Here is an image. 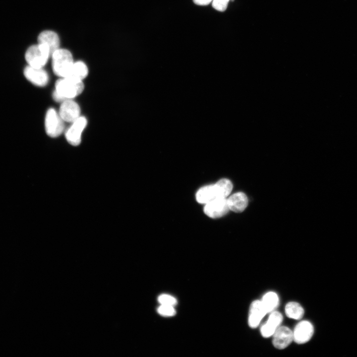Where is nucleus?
Here are the masks:
<instances>
[{
    "instance_id": "6ab92c4d",
    "label": "nucleus",
    "mask_w": 357,
    "mask_h": 357,
    "mask_svg": "<svg viewBox=\"0 0 357 357\" xmlns=\"http://www.w3.org/2000/svg\"><path fill=\"white\" fill-rule=\"evenodd\" d=\"M215 184L220 198H226L230 194L233 189V184L231 181L227 178L221 179Z\"/></svg>"
},
{
    "instance_id": "ddd939ff",
    "label": "nucleus",
    "mask_w": 357,
    "mask_h": 357,
    "mask_svg": "<svg viewBox=\"0 0 357 357\" xmlns=\"http://www.w3.org/2000/svg\"><path fill=\"white\" fill-rule=\"evenodd\" d=\"M282 320V315L279 312H272L269 315L267 322L260 328L262 336L264 338H268L273 335L279 327Z\"/></svg>"
},
{
    "instance_id": "412c9836",
    "label": "nucleus",
    "mask_w": 357,
    "mask_h": 357,
    "mask_svg": "<svg viewBox=\"0 0 357 357\" xmlns=\"http://www.w3.org/2000/svg\"><path fill=\"white\" fill-rule=\"evenodd\" d=\"M157 310L160 314L164 316H172L176 313L174 306L168 305L161 304Z\"/></svg>"
},
{
    "instance_id": "f257e3e1",
    "label": "nucleus",
    "mask_w": 357,
    "mask_h": 357,
    "mask_svg": "<svg viewBox=\"0 0 357 357\" xmlns=\"http://www.w3.org/2000/svg\"><path fill=\"white\" fill-rule=\"evenodd\" d=\"M83 89L82 81L62 77L56 81L53 97L56 101L62 102L75 98L80 94Z\"/></svg>"
},
{
    "instance_id": "7ed1b4c3",
    "label": "nucleus",
    "mask_w": 357,
    "mask_h": 357,
    "mask_svg": "<svg viewBox=\"0 0 357 357\" xmlns=\"http://www.w3.org/2000/svg\"><path fill=\"white\" fill-rule=\"evenodd\" d=\"M50 56L48 48L39 43L29 47L25 54L28 65L37 68H43Z\"/></svg>"
},
{
    "instance_id": "5701e85b",
    "label": "nucleus",
    "mask_w": 357,
    "mask_h": 357,
    "mask_svg": "<svg viewBox=\"0 0 357 357\" xmlns=\"http://www.w3.org/2000/svg\"><path fill=\"white\" fill-rule=\"evenodd\" d=\"M212 1L213 0H193L194 2L199 5H206Z\"/></svg>"
},
{
    "instance_id": "4468645a",
    "label": "nucleus",
    "mask_w": 357,
    "mask_h": 357,
    "mask_svg": "<svg viewBox=\"0 0 357 357\" xmlns=\"http://www.w3.org/2000/svg\"><path fill=\"white\" fill-rule=\"evenodd\" d=\"M196 201L201 204H206L217 198H220L215 184L200 188L196 193Z\"/></svg>"
},
{
    "instance_id": "f3484780",
    "label": "nucleus",
    "mask_w": 357,
    "mask_h": 357,
    "mask_svg": "<svg viewBox=\"0 0 357 357\" xmlns=\"http://www.w3.org/2000/svg\"><path fill=\"white\" fill-rule=\"evenodd\" d=\"M285 313L289 318L298 320L302 317L304 310L298 303L290 302L285 306Z\"/></svg>"
},
{
    "instance_id": "6e6552de",
    "label": "nucleus",
    "mask_w": 357,
    "mask_h": 357,
    "mask_svg": "<svg viewBox=\"0 0 357 357\" xmlns=\"http://www.w3.org/2000/svg\"><path fill=\"white\" fill-rule=\"evenodd\" d=\"M23 73L25 78L36 86L43 87L48 83V74L43 68L27 65L24 68Z\"/></svg>"
},
{
    "instance_id": "aec40b11",
    "label": "nucleus",
    "mask_w": 357,
    "mask_h": 357,
    "mask_svg": "<svg viewBox=\"0 0 357 357\" xmlns=\"http://www.w3.org/2000/svg\"><path fill=\"white\" fill-rule=\"evenodd\" d=\"M158 301L161 304L174 306L177 303V299L171 295L163 294L158 297Z\"/></svg>"
},
{
    "instance_id": "9b49d317",
    "label": "nucleus",
    "mask_w": 357,
    "mask_h": 357,
    "mask_svg": "<svg viewBox=\"0 0 357 357\" xmlns=\"http://www.w3.org/2000/svg\"><path fill=\"white\" fill-rule=\"evenodd\" d=\"M38 43L47 48L52 56V54L59 49L60 39L56 32L51 30H46L39 35Z\"/></svg>"
},
{
    "instance_id": "423d86ee",
    "label": "nucleus",
    "mask_w": 357,
    "mask_h": 357,
    "mask_svg": "<svg viewBox=\"0 0 357 357\" xmlns=\"http://www.w3.org/2000/svg\"><path fill=\"white\" fill-rule=\"evenodd\" d=\"M72 123L66 130L65 136L69 144L77 146L81 142L82 132L87 125V120L85 117H80Z\"/></svg>"
},
{
    "instance_id": "f03ea898",
    "label": "nucleus",
    "mask_w": 357,
    "mask_h": 357,
    "mask_svg": "<svg viewBox=\"0 0 357 357\" xmlns=\"http://www.w3.org/2000/svg\"><path fill=\"white\" fill-rule=\"evenodd\" d=\"M52 67L55 74L65 77L74 63L71 53L66 49H59L52 55Z\"/></svg>"
},
{
    "instance_id": "dca6fc26",
    "label": "nucleus",
    "mask_w": 357,
    "mask_h": 357,
    "mask_svg": "<svg viewBox=\"0 0 357 357\" xmlns=\"http://www.w3.org/2000/svg\"><path fill=\"white\" fill-rule=\"evenodd\" d=\"M87 65L81 61L74 62L65 77L82 81L88 75Z\"/></svg>"
},
{
    "instance_id": "1a4fd4ad",
    "label": "nucleus",
    "mask_w": 357,
    "mask_h": 357,
    "mask_svg": "<svg viewBox=\"0 0 357 357\" xmlns=\"http://www.w3.org/2000/svg\"><path fill=\"white\" fill-rule=\"evenodd\" d=\"M314 332L312 324L308 321H302L296 326L293 332V340L299 344L308 342Z\"/></svg>"
},
{
    "instance_id": "0eeeda50",
    "label": "nucleus",
    "mask_w": 357,
    "mask_h": 357,
    "mask_svg": "<svg viewBox=\"0 0 357 357\" xmlns=\"http://www.w3.org/2000/svg\"><path fill=\"white\" fill-rule=\"evenodd\" d=\"M59 114L63 121L73 122L80 117V109L72 99L66 100L62 102Z\"/></svg>"
},
{
    "instance_id": "9d476101",
    "label": "nucleus",
    "mask_w": 357,
    "mask_h": 357,
    "mask_svg": "<svg viewBox=\"0 0 357 357\" xmlns=\"http://www.w3.org/2000/svg\"><path fill=\"white\" fill-rule=\"evenodd\" d=\"M293 340V332L286 326L279 327L273 335V344L278 349L287 347Z\"/></svg>"
},
{
    "instance_id": "20e7f679",
    "label": "nucleus",
    "mask_w": 357,
    "mask_h": 357,
    "mask_svg": "<svg viewBox=\"0 0 357 357\" xmlns=\"http://www.w3.org/2000/svg\"><path fill=\"white\" fill-rule=\"evenodd\" d=\"M45 126L47 135L52 137L60 136L64 130L63 120L53 108L49 109L47 112Z\"/></svg>"
},
{
    "instance_id": "4be33fe9",
    "label": "nucleus",
    "mask_w": 357,
    "mask_h": 357,
    "mask_svg": "<svg viewBox=\"0 0 357 357\" xmlns=\"http://www.w3.org/2000/svg\"><path fill=\"white\" fill-rule=\"evenodd\" d=\"M230 0H213L212 6L218 11H224L227 9Z\"/></svg>"
},
{
    "instance_id": "2eb2a0df",
    "label": "nucleus",
    "mask_w": 357,
    "mask_h": 357,
    "mask_svg": "<svg viewBox=\"0 0 357 357\" xmlns=\"http://www.w3.org/2000/svg\"><path fill=\"white\" fill-rule=\"evenodd\" d=\"M229 209L237 213L242 212L247 207L248 199L242 192L236 193L227 199Z\"/></svg>"
},
{
    "instance_id": "f8f14e48",
    "label": "nucleus",
    "mask_w": 357,
    "mask_h": 357,
    "mask_svg": "<svg viewBox=\"0 0 357 357\" xmlns=\"http://www.w3.org/2000/svg\"><path fill=\"white\" fill-rule=\"evenodd\" d=\"M267 313L261 301H253L250 306L248 323L249 327L255 328L258 326L263 317Z\"/></svg>"
},
{
    "instance_id": "a211bd4d",
    "label": "nucleus",
    "mask_w": 357,
    "mask_h": 357,
    "mask_svg": "<svg viewBox=\"0 0 357 357\" xmlns=\"http://www.w3.org/2000/svg\"><path fill=\"white\" fill-rule=\"evenodd\" d=\"M261 302L267 313L271 312L278 306L279 298L275 293L269 292L264 295Z\"/></svg>"
},
{
    "instance_id": "39448f33",
    "label": "nucleus",
    "mask_w": 357,
    "mask_h": 357,
    "mask_svg": "<svg viewBox=\"0 0 357 357\" xmlns=\"http://www.w3.org/2000/svg\"><path fill=\"white\" fill-rule=\"evenodd\" d=\"M204 212L211 218H219L225 215L230 210L226 198H217L206 204Z\"/></svg>"
}]
</instances>
